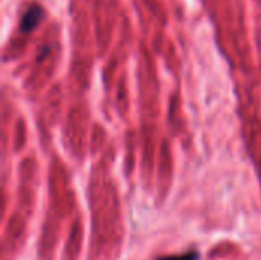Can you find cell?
I'll return each mask as SVG.
<instances>
[{"instance_id": "obj_2", "label": "cell", "mask_w": 261, "mask_h": 260, "mask_svg": "<svg viewBox=\"0 0 261 260\" xmlns=\"http://www.w3.org/2000/svg\"><path fill=\"white\" fill-rule=\"evenodd\" d=\"M159 260H197L196 253H187V254H180V256H171V257H162Z\"/></svg>"}, {"instance_id": "obj_1", "label": "cell", "mask_w": 261, "mask_h": 260, "mask_svg": "<svg viewBox=\"0 0 261 260\" xmlns=\"http://www.w3.org/2000/svg\"><path fill=\"white\" fill-rule=\"evenodd\" d=\"M43 17H44V11H43L41 6H38V5L29 6V8L24 11L23 17H21L20 31H21V32H31V31L40 23V20H41Z\"/></svg>"}]
</instances>
